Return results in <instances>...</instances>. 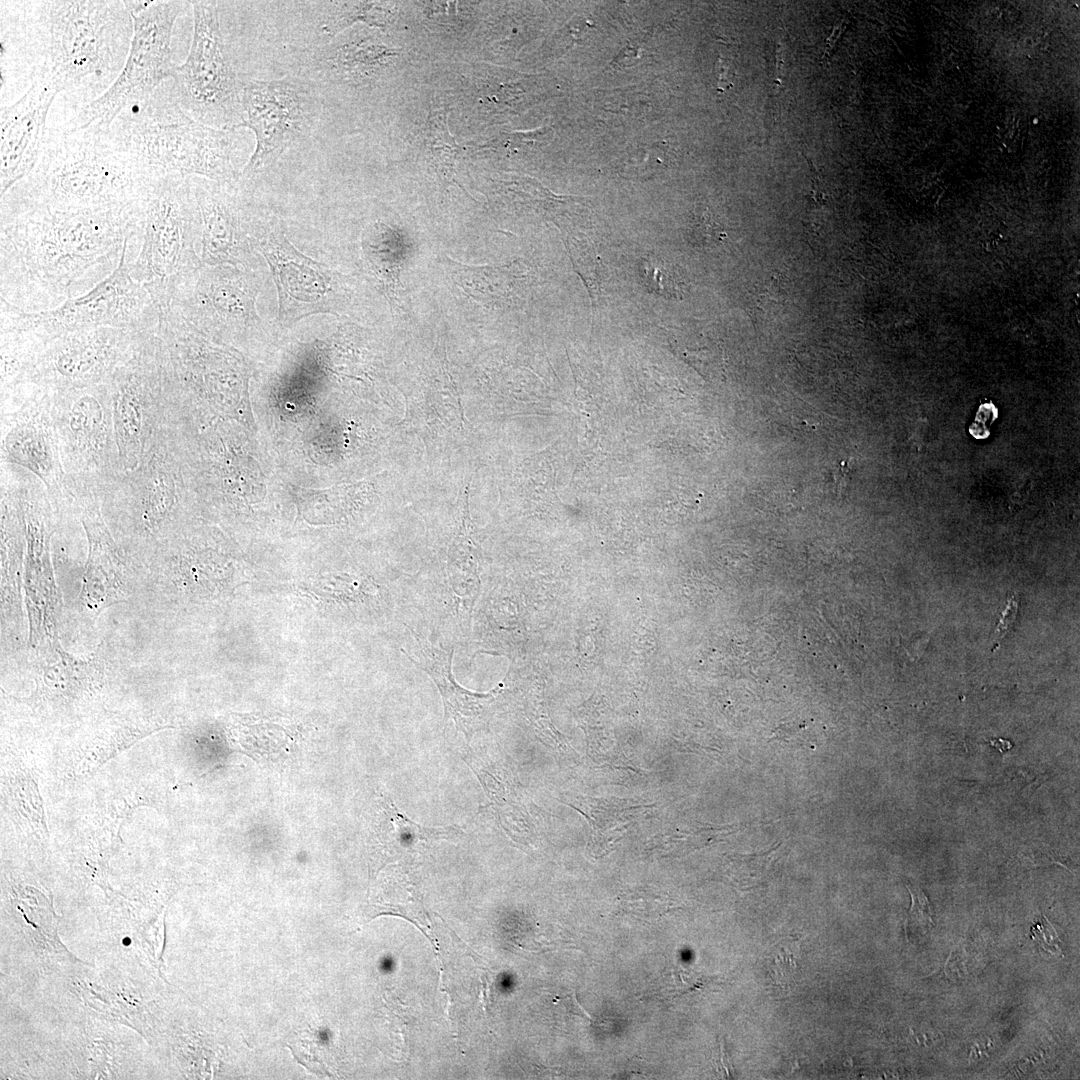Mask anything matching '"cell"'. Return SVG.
<instances>
[{
	"label": "cell",
	"instance_id": "obj_1",
	"mask_svg": "<svg viewBox=\"0 0 1080 1080\" xmlns=\"http://www.w3.org/2000/svg\"><path fill=\"white\" fill-rule=\"evenodd\" d=\"M140 234V200L107 210H36L1 222L0 298L25 312L97 286Z\"/></svg>",
	"mask_w": 1080,
	"mask_h": 1080
},
{
	"label": "cell",
	"instance_id": "obj_2",
	"mask_svg": "<svg viewBox=\"0 0 1080 1080\" xmlns=\"http://www.w3.org/2000/svg\"><path fill=\"white\" fill-rule=\"evenodd\" d=\"M1 60L20 61L31 85L44 82L79 106L121 73L133 36L127 0L1 1Z\"/></svg>",
	"mask_w": 1080,
	"mask_h": 1080
},
{
	"label": "cell",
	"instance_id": "obj_3",
	"mask_svg": "<svg viewBox=\"0 0 1080 1080\" xmlns=\"http://www.w3.org/2000/svg\"><path fill=\"white\" fill-rule=\"evenodd\" d=\"M161 175L125 150L110 128L50 127L33 170L1 196L0 220L36 210L124 207Z\"/></svg>",
	"mask_w": 1080,
	"mask_h": 1080
},
{
	"label": "cell",
	"instance_id": "obj_4",
	"mask_svg": "<svg viewBox=\"0 0 1080 1080\" xmlns=\"http://www.w3.org/2000/svg\"><path fill=\"white\" fill-rule=\"evenodd\" d=\"M115 140L163 173L196 175L218 183L237 178V130L217 129L189 116L176 101L170 79L145 102L111 124Z\"/></svg>",
	"mask_w": 1080,
	"mask_h": 1080
},
{
	"label": "cell",
	"instance_id": "obj_5",
	"mask_svg": "<svg viewBox=\"0 0 1080 1080\" xmlns=\"http://www.w3.org/2000/svg\"><path fill=\"white\" fill-rule=\"evenodd\" d=\"M200 237L199 210L188 177L159 176L140 199L139 250L126 263L160 311L170 307L178 287L202 266L195 250Z\"/></svg>",
	"mask_w": 1080,
	"mask_h": 1080
},
{
	"label": "cell",
	"instance_id": "obj_6",
	"mask_svg": "<svg viewBox=\"0 0 1080 1080\" xmlns=\"http://www.w3.org/2000/svg\"><path fill=\"white\" fill-rule=\"evenodd\" d=\"M114 434L122 471L134 468L174 424L176 398L157 327L141 332L130 358L110 379Z\"/></svg>",
	"mask_w": 1080,
	"mask_h": 1080
},
{
	"label": "cell",
	"instance_id": "obj_7",
	"mask_svg": "<svg viewBox=\"0 0 1080 1080\" xmlns=\"http://www.w3.org/2000/svg\"><path fill=\"white\" fill-rule=\"evenodd\" d=\"M127 5L133 36L125 65L103 95L66 123L70 127L109 129L122 112L148 100L172 77L177 66L172 60L173 27L191 1L127 0Z\"/></svg>",
	"mask_w": 1080,
	"mask_h": 1080
},
{
	"label": "cell",
	"instance_id": "obj_8",
	"mask_svg": "<svg viewBox=\"0 0 1080 1080\" xmlns=\"http://www.w3.org/2000/svg\"><path fill=\"white\" fill-rule=\"evenodd\" d=\"M218 4L191 1V47L184 63L175 67L170 85L180 107L193 119L217 129L238 130L244 119L243 83L222 34Z\"/></svg>",
	"mask_w": 1080,
	"mask_h": 1080
},
{
	"label": "cell",
	"instance_id": "obj_9",
	"mask_svg": "<svg viewBox=\"0 0 1080 1080\" xmlns=\"http://www.w3.org/2000/svg\"><path fill=\"white\" fill-rule=\"evenodd\" d=\"M142 331L98 327L41 339L19 387L1 400V410L18 408L36 390L57 392L108 382L130 358Z\"/></svg>",
	"mask_w": 1080,
	"mask_h": 1080
},
{
	"label": "cell",
	"instance_id": "obj_10",
	"mask_svg": "<svg viewBox=\"0 0 1080 1080\" xmlns=\"http://www.w3.org/2000/svg\"><path fill=\"white\" fill-rule=\"evenodd\" d=\"M126 247L118 267L110 276L87 293L56 308L25 312L0 298V331H21L49 339L98 327L156 328L161 311L146 289L132 278L125 261Z\"/></svg>",
	"mask_w": 1080,
	"mask_h": 1080
},
{
	"label": "cell",
	"instance_id": "obj_11",
	"mask_svg": "<svg viewBox=\"0 0 1080 1080\" xmlns=\"http://www.w3.org/2000/svg\"><path fill=\"white\" fill-rule=\"evenodd\" d=\"M183 496L174 424L134 468L120 471L99 491L104 520L145 542L155 541L173 520Z\"/></svg>",
	"mask_w": 1080,
	"mask_h": 1080
},
{
	"label": "cell",
	"instance_id": "obj_12",
	"mask_svg": "<svg viewBox=\"0 0 1080 1080\" xmlns=\"http://www.w3.org/2000/svg\"><path fill=\"white\" fill-rule=\"evenodd\" d=\"M50 394L63 470L67 477L99 492L111 477L122 471L114 434L110 380Z\"/></svg>",
	"mask_w": 1080,
	"mask_h": 1080
},
{
	"label": "cell",
	"instance_id": "obj_13",
	"mask_svg": "<svg viewBox=\"0 0 1080 1080\" xmlns=\"http://www.w3.org/2000/svg\"><path fill=\"white\" fill-rule=\"evenodd\" d=\"M243 122L255 134L256 147L242 174L269 166L311 129L317 114L312 94L296 78L253 80L241 91Z\"/></svg>",
	"mask_w": 1080,
	"mask_h": 1080
},
{
	"label": "cell",
	"instance_id": "obj_14",
	"mask_svg": "<svg viewBox=\"0 0 1080 1080\" xmlns=\"http://www.w3.org/2000/svg\"><path fill=\"white\" fill-rule=\"evenodd\" d=\"M1 463L22 467L40 479L55 512L65 507L66 474L60 458L50 392L36 390L17 409L1 414Z\"/></svg>",
	"mask_w": 1080,
	"mask_h": 1080
},
{
	"label": "cell",
	"instance_id": "obj_15",
	"mask_svg": "<svg viewBox=\"0 0 1080 1080\" xmlns=\"http://www.w3.org/2000/svg\"><path fill=\"white\" fill-rule=\"evenodd\" d=\"M58 92L36 81L0 111V194L26 177L37 164L47 133L46 121Z\"/></svg>",
	"mask_w": 1080,
	"mask_h": 1080
},
{
	"label": "cell",
	"instance_id": "obj_16",
	"mask_svg": "<svg viewBox=\"0 0 1080 1080\" xmlns=\"http://www.w3.org/2000/svg\"><path fill=\"white\" fill-rule=\"evenodd\" d=\"M260 244L274 273L281 319L296 321L333 308L332 272L298 252L276 228Z\"/></svg>",
	"mask_w": 1080,
	"mask_h": 1080
},
{
	"label": "cell",
	"instance_id": "obj_17",
	"mask_svg": "<svg viewBox=\"0 0 1080 1080\" xmlns=\"http://www.w3.org/2000/svg\"><path fill=\"white\" fill-rule=\"evenodd\" d=\"M190 178L201 223V264L219 266L237 262L242 244V217L231 183L198 176Z\"/></svg>",
	"mask_w": 1080,
	"mask_h": 1080
},
{
	"label": "cell",
	"instance_id": "obj_18",
	"mask_svg": "<svg viewBox=\"0 0 1080 1080\" xmlns=\"http://www.w3.org/2000/svg\"><path fill=\"white\" fill-rule=\"evenodd\" d=\"M417 641L422 661L413 659L407 653L406 655L437 686L443 701L445 720H453L467 739L486 729L492 715V705L500 690L494 688L486 693H478L460 686L451 670L454 649L446 652L430 645L426 640L417 638Z\"/></svg>",
	"mask_w": 1080,
	"mask_h": 1080
},
{
	"label": "cell",
	"instance_id": "obj_19",
	"mask_svg": "<svg viewBox=\"0 0 1080 1080\" xmlns=\"http://www.w3.org/2000/svg\"><path fill=\"white\" fill-rule=\"evenodd\" d=\"M396 51L382 44L358 42L337 48L331 56L334 69L350 79H364L375 75L390 64Z\"/></svg>",
	"mask_w": 1080,
	"mask_h": 1080
},
{
	"label": "cell",
	"instance_id": "obj_20",
	"mask_svg": "<svg viewBox=\"0 0 1080 1080\" xmlns=\"http://www.w3.org/2000/svg\"><path fill=\"white\" fill-rule=\"evenodd\" d=\"M326 13L320 23V30L325 37L333 38L354 22L363 21L368 25L384 27L393 16V9L383 2H325Z\"/></svg>",
	"mask_w": 1080,
	"mask_h": 1080
},
{
	"label": "cell",
	"instance_id": "obj_21",
	"mask_svg": "<svg viewBox=\"0 0 1080 1080\" xmlns=\"http://www.w3.org/2000/svg\"><path fill=\"white\" fill-rule=\"evenodd\" d=\"M426 143L440 175L447 180L453 178L462 147L449 132L448 113L445 111H433L430 115Z\"/></svg>",
	"mask_w": 1080,
	"mask_h": 1080
},
{
	"label": "cell",
	"instance_id": "obj_22",
	"mask_svg": "<svg viewBox=\"0 0 1080 1080\" xmlns=\"http://www.w3.org/2000/svg\"><path fill=\"white\" fill-rule=\"evenodd\" d=\"M640 275L650 292L665 298H681L682 281L674 266L664 258L649 253L642 258Z\"/></svg>",
	"mask_w": 1080,
	"mask_h": 1080
},
{
	"label": "cell",
	"instance_id": "obj_23",
	"mask_svg": "<svg viewBox=\"0 0 1080 1080\" xmlns=\"http://www.w3.org/2000/svg\"><path fill=\"white\" fill-rule=\"evenodd\" d=\"M553 134V129L550 127L528 132H514L509 134L506 144L509 148L516 150L534 149L548 144Z\"/></svg>",
	"mask_w": 1080,
	"mask_h": 1080
},
{
	"label": "cell",
	"instance_id": "obj_24",
	"mask_svg": "<svg viewBox=\"0 0 1080 1080\" xmlns=\"http://www.w3.org/2000/svg\"><path fill=\"white\" fill-rule=\"evenodd\" d=\"M907 888L910 891L912 899L908 918L922 923H933L932 907L923 890L916 886H907Z\"/></svg>",
	"mask_w": 1080,
	"mask_h": 1080
},
{
	"label": "cell",
	"instance_id": "obj_25",
	"mask_svg": "<svg viewBox=\"0 0 1080 1080\" xmlns=\"http://www.w3.org/2000/svg\"><path fill=\"white\" fill-rule=\"evenodd\" d=\"M1017 608V602L1014 599H1010L995 630V637L993 639L995 642L1001 640L1012 627L1016 618Z\"/></svg>",
	"mask_w": 1080,
	"mask_h": 1080
},
{
	"label": "cell",
	"instance_id": "obj_26",
	"mask_svg": "<svg viewBox=\"0 0 1080 1080\" xmlns=\"http://www.w3.org/2000/svg\"><path fill=\"white\" fill-rule=\"evenodd\" d=\"M718 74V87L720 91H724L732 87V83L728 77L729 70L724 65V62L719 58L716 64Z\"/></svg>",
	"mask_w": 1080,
	"mask_h": 1080
},
{
	"label": "cell",
	"instance_id": "obj_27",
	"mask_svg": "<svg viewBox=\"0 0 1080 1080\" xmlns=\"http://www.w3.org/2000/svg\"><path fill=\"white\" fill-rule=\"evenodd\" d=\"M842 28H844L843 27V21L839 25L835 26L832 34L827 39V46H826L825 54H824L825 56H827L828 53L830 52V50L833 48L835 42L837 41V39L839 38V35L842 32Z\"/></svg>",
	"mask_w": 1080,
	"mask_h": 1080
},
{
	"label": "cell",
	"instance_id": "obj_28",
	"mask_svg": "<svg viewBox=\"0 0 1080 1080\" xmlns=\"http://www.w3.org/2000/svg\"><path fill=\"white\" fill-rule=\"evenodd\" d=\"M989 744L997 748L1001 753L1006 752L1012 747V743L1002 738H997L989 741Z\"/></svg>",
	"mask_w": 1080,
	"mask_h": 1080
},
{
	"label": "cell",
	"instance_id": "obj_29",
	"mask_svg": "<svg viewBox=\"0 0 1080 1080\" xmlns=\"http://www.w3.org/2000/svg\"><path fill=\"white\" fill-rule=\"evenodd\" d=\"M130 943H131V940L129 938L123 939V944L124 945H129Z\"/></svg>",
	"mask_w": 1080,
	"mask_h": 1080
}]
</instances>
